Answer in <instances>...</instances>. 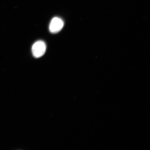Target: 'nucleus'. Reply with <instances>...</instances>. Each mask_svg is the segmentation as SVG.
Instances as JSON below:
<instances>
[{
	"mask_svg": "<svg viewBox=\"0 0 150 150\" xmlns=\"http://www.w3.org/2000/svg\"><path fill=\"white\" fill-rule=\"evenodd\" d=\"M46 50V45L42 40L37 41L33 45L32 52L33 55L35 58H40L44 55Z\"/></svg>",
	"mask_w": 150,
	"mask_h": 150,
	"instance_id": "1",
	"label": "nucleus"
},
{
	"mask_svg": "<svg viewBox=\"0 0 150 150\" xmlns=\"http://www.w3.org/2000/svg\"><path fill=\"white\" fill-rule=\"evenodd\" d=\"M64 25L63 21L60 18L55 17L52 19L49 25L50 33H59L63 29Z\"/></svg>",
	"mask_w": 150,
	"mask_h": 150,
	"instance_id": "2",
	"label": "nucleus"
}]
</instances>
